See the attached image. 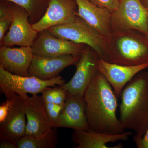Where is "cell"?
<instances>
[{
    "label": "cell",
    "instance_id": "cell-1",
    "mask_svg": "<svg viewBox=\"0 0 148 148\" xmlns=\"http://www.w3.org/2000/svg\"><path fill=\"white\" fill-rule=\"evenodd\" d=\"M84 97L90 130L109 134L125 132L116 115L118 97L108 82L98 71L86 88Z\"/></svg>",
    "mask_w": 148,
    "mask_h": 148
},
{
    "label": "cell",
    "instance_id": "cell-27",
    "mask_svg": "<svg viewBox=\"0 0 148 148\" xmlns=\"http://www.w3.org/2000/svg\"><path fill=\"white\" fill-rule=\"evenodd\" d=\"M140 1L144 6L148 10V0H140Z\"/></svg>",
    "mask_w": 148,
    "mask_h": 148
},
{
    "label": "cell",
    "instance_id": "cell-24",
    "mask_svg": "<svg viewBox=\"0 0 148 148\" xmlns=\"http://www.w3.org/2000/svg\"><path fill=\"white\" fill-rule=\"evenodd\" d=\"M14 98L9 99L7 98V100L0 106V123L3 122L5 119L9 111L13 104Z\"/></svg>",
    "mask_w": 148,
    "mask_h": 148
},
{
    "label": "cell",
    "instance_id": "cell-5",
    "mask_svg": "<svg viewBox=\"0 0 148 148\" xmlns=\"http://www.w3.org/2000/svg\"><path fill=\"white\" fill-rule=\"evenodd\" d=\"M65 84L62 77L58 76L48 80H42L35 77H23L14 75L6 71L0 66V87L7 98L15 95H37L49 87L62 86Z\"/></svg>",
    "mask_w": 148,
    "mask_h": 148
},
{
    "label": "cell",
    "instance_id": "cell-17",
    "mask_svg": "<svg viewBox=\"0 0 148 148\" xmlns=\"http://www.w3.org/2000/svg\"><path fill=\"white\" fill-rule=\"evenodd\" d=\"M77 7V15L106 37L112 33L111 12L98 7L88 0H74Z\"/></svg>",
    "mask_w": 148,
    "mask_h": 148
},
{
    "label": "cell",
    "instance_id": "cell-21",
    "mask_svg": "<svg viewBox=\"0 0 148 148\" xmlns=\"http://www.w3.org/2000/svg\"><path fill=\"white\" fill-rule=\"evenodd\" d=\"M42 94L45 104H53L64 108L68 93L62 85L47 88Z\"/></svg>",
    "mask_w": 148,
    "mask_h": 148
},
{
    "label": "cell",
    "instance_id": "cell-6",
    "mask_svg": "<svg viewBox=\"0 0 148 148\" xmlns=\"http://www.w3.org/2000/svg\"><path fill=\"white\" fill-rule=\"evenodd\" d=\"M148 10L140 0H120L117 8L111 13L112 31L135 30L146 35Z\"/></svg>",
    "mask_w": 148,
    "mask_h": 148
},
{
    "label": "cell",
    "instance_id": "cell-14",
    "mask_svg": "<svg viewBox=\"0 0 148 148\" xmlns=\"http://www.w3.org/2000/svg\"><path fill=\"white\" fill-rule=\"evenodd\" d=\"M81 55H66L57 57H46L34 55L29 71V76L48 80L58 76L64 69L76 65Z\"/></svg>",
    "mask_w": 148,
    "mask_h": 148
},
{
    "label": "cell",
    "instance_id": "cell-13",
    "mask_svg": "<svg viewBox=\"0 0 148 148\" xmlns=\"http://www.w3.org/2000/svg\"><path fill=\"white\" fill-rule=\"evenodd\" d=\"M98 71L105 77L118 98L127 84L138 74L148 68V64L127 66L109 63L101 58L98 61Z\"/></svg>",
    "mask_w": 148,
    "mask_h": 148
},
{
    "label": "cell",
    "instance_id": "cell-15",
    "mask_svg": "<svg viewBox=\"0 0 148 148\" xmlns=\"http://www.w3.org/2000/svg\"><path fill=\"white\" fill-rule=\"evenodd\" d=\"M34 54L31 47L18 48L1 46L0 66L14 75L28 77Z\"/></svg>",
    "mask_w": 148,
    "mask_h": 148
},
{
    "label": "cell",
    "instance_id": "cell-22",
    "mask_svg": "<svg viewBox=\"0 0 148 148\" xmlns=\"http://www.w3.org/2000/svg\"><path fill=\"white\" fill-rule=\"evenodd\" d=\"M12 21V3L1 0L0 5V43Z\"/></svg>",
    "mask_w": 148,
    "mask_h": 148
},
{
    "label": "cell",
    "instance_id": "cell-12",
    "mask_svg": "<svg viewBox=\"0 0 148 148\" xmlns=\"http://www.w3.org/2000/svg\"><path fill=\"white\" fill-rule=\"evenodd\" d=\"M86 109V104L84 96L68 93L64 108L54 127H66L74 130H90Z\"/></svg>",
    "mask_w": 148,
    "mask_h": 148
},
{
    "label": "cell",
    "instance_id": "cell-4",
    "mask_svg": "<svg viewBox=\"0 0 148 148\" xmlns=\"http://www.w3.org/2000/svg\"><path fill=\"white\" fill-rule=\"evenodd\" d=\"M47 30L54 36L88 46L95 51L101 59L106 61V37L79 16L69 24L54 26Z\"/></svg>",
    "mask_w": 148,
    "mask_h": 148
},
{
    "label": "cell",
    "instance_id": "cell-11",
    "mask_svg": "<svg viewBox=\"0 0 148 148\" xmlns=\"http://www.w3.org/2000/svg\"><path fill=\"white\" fill-rule=\"evenodd\" d=\"M77 7L74 0H49L45 13L32 27L38 32L50 27L69 24L77 16Z\"/></svg>",
    "mask_w": 148,
    "mask_h": 148
},
{
    "label": "cell",
    "instance_id": "cell-20",
    "mask_svg": "<svg viewBox=\"0 0 148 148\" xmlns=\"http://www.w3.org/2000/svg\"><path fill=\"white\" fill-rule=\"evenodd\" d=\"M17 5L24 9L29 15V21L35 24L42 18L45 13L49 0H3Z\"/></svg>",
    "mask_w": 148,
    "mask_h": 148
},
{
    "label": "cell",
    "instance_id": "cell-16",
    "mask_svg": "<svg viewBox=\"0 0 148 148\" xmlns=\"http://www.w3.org/2000/svg\"><path fill=\"white\" fill-rule=\"evenodd\" d=\"M132 135L127 131L119 134H109L92 130H74L72 141L76 148H108L107 144L126 141Z\"/></svg>",
    "mask_w": 148,
    "mask_h": 148
},
{
    "label": "cell",
    "instance_id": "cell-3",
    "mask_svg": "<svg viewBox=\"0 0 148 148\" xmlns=\"http://www.w3.org/2000/svg\"><path fill=\"white\" fill-rule=\"evenodd\" d=\"M107 41L106 61L123 66L148 64V39L135 30L113 31Z\"/></svg>",
    "mask_w": 148,
    "mask_h": 148
},
{
    "label": "cell",
    "instance_id": "cell-8",
    "mask_svg": "<svg viewBox=\"0 0 148 148\" xmlns=\"http://www.w3.org/2000/svg\"><path fill=\"white\" fill-rule=\"evenodd\" d=\"M12 12V22L8 32L0 43L1 47H32L39 32L32 27L29 13L24 9L13 3Z\"/></svg>",
    "mask_w": 148,
    "mask_h": 148
},
{
    "label": "cell",
    "instance_id": "cell-23",
    "mask_svg": "<svg viewBox=\"0 0 148 148\" xmlns=\"http://www.w3.org/2000/svg\"><path fill=\"white\" fill-rule=\"evenodd\" d=\"M94 5L108 10L111 13L117 8L120 0H88Z\"/></svg>",
    "mask_w": 148,
    "mask_h": 148
},
{
    "label": "cell",
    "instance_id": "cell-18",
    "mask_svg": "<svg viewBox=\"0 0 148 148\" xmlns=\"http://www.w3.org/2000/svg\"><path fill=\"white\" fill-rule=\"evenodd\" d=\"M13 104L5 119L0 123V132L18 141L25 135L27 119L21 97H14Z\"/></svg>",
    "mask_w": 148,
    "mask_h": 148
},
{
    "label": "cell",
    "instance_id": "cell-7",
    "mask_svg": "<svg viewBox=\"0 0 148 148\" xmlns=\"http://www.w3.org/2000/svg\"><path fill=\"white\" fill-rule=\"evenodd\" d=\"M23 101L27 119L25 135L34 138L42 137L53 127L42 95L19 96Z\"/></svg>",
    "mask_w": 148,
    "mask_h": 148
},
{
    "label": "cell",
    "instance_id": "cell-19",
    "mask_svg": "<svg viewBox=\"0 0 148 148\" xmlns=\"http://www.w3.org/2000/svg\"><path fill=\"white\" fill-rule=\"evenodd\" d=\"M53 127L47 134L38 138L24 135L17 142L18 148H54L58 142V132Z\"/></svg>",
    "mask_w": 148,
    "mask_h": 148
},
{
    "label": "cell",
    "instance_id": "cell-28",
    "mask_svg": "<svg viewBox=\"0 0 148 148\" xmlns=\"http://www.w3.org/2000/svg\"><path fill=\"white\" fill-rule=\"evenodd\" d=\"M147 33L146 36L148 39V16L147 17Z\"/></svg>",
    "mask_w": 148,
    "mask_h": 148
},
{
    "label": "cell",
    "instance_id": "cell-26",
    "mask_svg": "<svg viewBox=\"0 0 148 148\" xmlns=\"http://www.w3.org/2000/svg\"><path fill=\"white\" fill-rule=\"evenodd\" d=\"M138 148H148V128L143 138L135 143Z\"/></svg>",
    "mask_w": 148,
    "mask_h": 148
},
{
    "label": "cell",
    "instance_id": "cell-2",
    "mask_svg": "<svg viewBox=\"0 0 148 148\" xmlns=\"http://www.w3.org/2000/svg\"><path fill=\"white\" fill-rule=\"evenodd\" d=\"M146 70L127 84L120 96V121L125 129L135 132V143L143 138L148 128V71Z\"/></svg>",
    "mask_w": 148,
    "mask_h": 148
},
{
    "label": "cell",
    "instance_id": "cell-25",
    "mask_svg": "<svg viewBox=\"0 0 148 148\" xmlns=\"http://www.w3.org/2000/svg\"><path fill=\"white\" fill-rule=\"evenodd\" d=\"M0 148H18L17 141L0 132Z\"/></svg>",
    "mask_w": 148,
    "mask_h": 148
},
{
    "label": "cell",
    "instance_id": "cell-9",
    "mask_svg": "<svg viewBox=\"0 0 148 148\" xmlns=\"http://www.w3.org/2000/svg\"><path fill=\"white\" fill-rule=\"evenodd\" d=\"M100 58L95 50L86 45L76 64V70L73 76L63 85L69 94L84 96L88 86L98 72V61Z\"/></svg>",
    "mask_w": 148,
    "mask_h": 148
},
{
    "label": "cell",
    "instance_id": "cell-10",
    "mask_svg": "<svg viewBox=\"0 0 148 148\" xmlns=\"http://www.w3.org/2000/svg\"><path fill=\"white\" fill-rule=\"evenodd\" d=\"M39 33L31 47L34 55L46 57L81 55L86 45L54 36L47 30Z\"/></svg>",
    "mask_w": 148,
    "mask_h": 148
}]
</instances>
